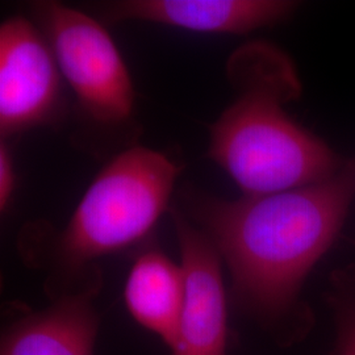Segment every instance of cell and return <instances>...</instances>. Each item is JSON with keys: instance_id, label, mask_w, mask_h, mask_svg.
<instances>
[{"instance_id": "cell-1", "label": "cell", "mask_w": 355, "mask_h": 355, "mask_svg": "<svg viewBox=\"0 0 355 355\" xmlns=\"http://www.w3.org/2000/svg\"><path fill=\"white\" fill-rule=\"evenodd\" d=\"M355 193V166L311 186L223 200L192 196L191 214L227 263L237 302L277 327L303 316L300 292L336 242Z\"/></svg>"}, {"instance_id": "cell-2", "label": "cell", "mask_w": 355, "mask_h": 355, "mask_svg": "<svg viewBox=\"0 0 355 355\" xmlns=\"http://www.w3.org/2000/svg\"><path fill=\"white\" fill-rule=\"evenodd\" d=\"M234 58L240 95L211 127L208 157L243 195L295 190L341 171L345 165L329 145L283 108L302 89L288 57L254 44Z\"/></svg>"}, {"instance_id": "cell-3", "label": "cell", "mask_w": 355, "mask_h": 355, "mask_svg": "<svg viewBox=\"0 0 355 355\" xmlns=\"http://www.w3.org/2000/svg\"><path fill=\"white\" fill-rule=\"evenodd\" d=\"M180 167L162 153L135 146L104 166L61 233L67 266L123 252L142 241L165 214Z\"/></svg>"}, {"instance_id": "cell-4", "label": "cell", "mask_w": 355, "mask_h": 355, "mask_svg": "<svg viewBox=\"0 0 355 355\" xmlns=\"http://www.w3.org/2000/svg\"><path fill=\"white\" fill-rule=\"evenodd\" d=\"M32 10L79 107L104 127L129 121L135 114L133 82L105 28L58 1H37Z\"/></svg>"}, {"instance_id": "cell-5", "label": "cell", "mask_w": 355, "mask_h": 355, "mask_svg": "<svg viewBox=\"0 0 355 355\" xmlns=\"http://www.w3.org/2000/svg\"><path fill=\"white\" fill-rule=\"evenodd\" d=\"M62 73L41 28L23 16L0 26V132L3 137L54 121L64 103Z\"/></svg>"}, {"instance_id": "cell-6", "label": "cell", "mask_w": 355, "mask_h": 355, "mask_svg": "<svg viewBox=\"0 0 355 355\" xmlns=\"http://www.w3.org/2000/svg\"><path fill=\"white\" fill-rule=\"evenodd\" d=\"M186 292L173 355H228V297L223 259L214 243L179 212L173 214Z\"/></svg>"}, {"instance_id": "cell-7", "label": "cell", "mask_w": 355, "mask_h": 355, "mask_svg": "<svg viewBox=\"0 0 355 355\" xmlns=\"http://www.w3.org/2000/svg\"><path fill=\"white\" fill-rule=\"evenodd\" d=\"M297 7L284 0H123L112 1V21L139 20L202 33L243 35L288 17Z\"/></svg>"}, {"instance_id": "cell-8", "label": "cell", "mask_w": 355, "mask_h": 355, "mask_svg": "<svg viewBox=\"0 0 355 355\" xmlns=\"http://www.w3.org/2000/svg\"><path fill=\"white\" fill-rule=\"evenodd\" d=\"M92 295L89 287L19 318L3 334L0 355H94L99 318Z\"/></svg>"}, {"instance_id": "cell-9", "label": "cell", "mask_w": 355, "mask_h": 355, "mask_svg": "<svg viewBox=\"0 0 355 355\" xmlns=\"http://www.w3.org/2000/svg\"><path fill=\"white\" fill-rule=\"evenodd\" d=\"M186 282L180 262L158 249L141 253L129 270L124 302L129 315L171 350L184 304Z\"/></svg>"}, {"instance_id": "cell-10", "label": "cell", "mask_w": 355, "mask_h": 355, "mask_svg": "<svg viewBox=\"0 0 355 355\" xmlns=\"http://www.w3.org/2000/svg\"><path fill=\"white\" fill-rule=\"evenodd\" d=\"M329 302L337 325L338 355H355V267L333 274Z\"/></svg>"}, {"instance_id": "cell-11", "label": "cell", "mask_w": 355, "mask_h": 355, "mask_svg": "<svg viewBox=\"0 0 355 355\" xmlns=\"http://www.w3.org/2000/svg\"><path fill=\"white\" fill-rule=\"evenodd\" d=\"M16 171L13 166L12 157L7 145L1 142L0 146V208L1 212L7 211L13 196L16 184Z\"/></svg>"}, {"instance_id": "cell-12", "label": "cell", "mask_w": 355, "mask_h": 355, "mask_svg": "<svg viewBox=\"0 0 355 355\" xmlns=\"http://www.w3.org/2000/svg\"><path fill=\"white\" fill-rule=\"evenodd\" d=\"M354 166H355V162H354Z\"/></svg>"}]
</instances>
